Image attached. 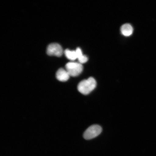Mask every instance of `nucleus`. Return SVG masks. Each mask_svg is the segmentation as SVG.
Instances as JSON below:
<instances>
[{
  "label": "nucleus",
  "instance_id": "6",
  "mask_svg": "<svg viewBox=\"0 0 156 156\" xmlns=\"http://www.w3.org/2000/svg\"><path fill=\"white\" fill-rule=\"evenodd\" d=\"M121 32L124 36L128 37L130 36L133 32V28L129 24L122 25L121 28Z\"/></svg>",
  "mask_w": 156,
  "mask_h": 156
},
{
  "label": "nucleus",
  "instance_id": "4",
  "mask_svg": "<svg viewBox=\"0 0 156 156\" xmlns=\"http://www.w3.org/2000/svg\"><path fill=\"white\" fill-rule=\"evenodd\" d=\"M63 53V48L59 44L52 43L48 46L47 49V53L49 56H54L60 57Z\"/></svg>",
  "mask_w": 156,
  "mask_h": 156
},
{
  "label": "nucleus",
  "instance_id": "2",
  "mask_svg": "<svg viewBox=\"0 0 156 156\" xmlns=\"http://www.w3.org/2000/svg\"><path fill=\"white\" fill-rule=\"evenodd\" d=\"M66 69L70 76L76 77L81 73L83 71V67L82 64L79 63L70 62L66 64Z\"/></svg>",
  "mask_w": 156,
  "mask_h": 156
},
{
  "label": "nucleus",
  "instance_id": "1",
  "mask_svg": "<svg viewBox=\"0 0 156 156\" xmlns=\"http://www.w3.org/2000/svg\"><path fill=\"white\" fill-rule=\"evenodd\" d=\"M97 82L94 78L89 77L87 80H83L78 84V91L83 95H87L96 87Z\"/></svg>",
  "mask_w": 156,
  "mask_h": 156
},
{
  "label": "nucleus",
  "instance_id": "8",
  "mask_svg": "<svg viewBox=\"0 0 156 156\" xmlns=\"http://www.w3.org/2000/svg\"><path fill=\"white\" fill-rule=\"evenodd\" d=\"M76 50L77 52V59L79 63L82 64L86 63L88 60V58L86 56L83 55L81 49L78 48Z\"/></svg>",
  "mask_w": 156,
  "mask_h": 156
},
{
  "label": "nucleus",
  "instance_id": "7",
  "mask_svg": "<svg viewBox=\"0 0 156 156\" xmlns=\"http://www.w3.org/2000/svg\"><path fill=\"white\" fill-rule=\"evenodd\" d=\"M64 53L66 57L71 61H73L77 58V55L76 50L66 49L64 51Z\"/></svg>",
  "mask_w": 156,
  "mask_h": 156
},
{
  "label": "nucleus",
  "instance_id": "5",
  "mask_svg": "<svg viewBox=\"0 0 156 156\" xmlns=\"http://www.w3.org/2000/svg\"><path fill=\"white\" fill-rule=\"evenodd\" d=\"M56 76L58 81L62 82L67 81L69 79L70 76L67 70L60 68L56 72Z\"/></svg>",
  "mask_w": 156,
  "mask_h": 156
},
{
  "label": "nucleus",
  "instance_id": "3",
  "mask_svg": "<svg viewBox=\"0 0 156 156\" xmlns=\"http://www.w3.org/2000/svg\"><path fill=\"white\" fill-rule=\"evenodd\" d=\"M102 131V128L101 126L94 125L86 130L83 134V137L87 140L92 139L99 135Z\"/></svg>",
  "mask_w": 156,
  "mask_h": 156
}]
</instances>
